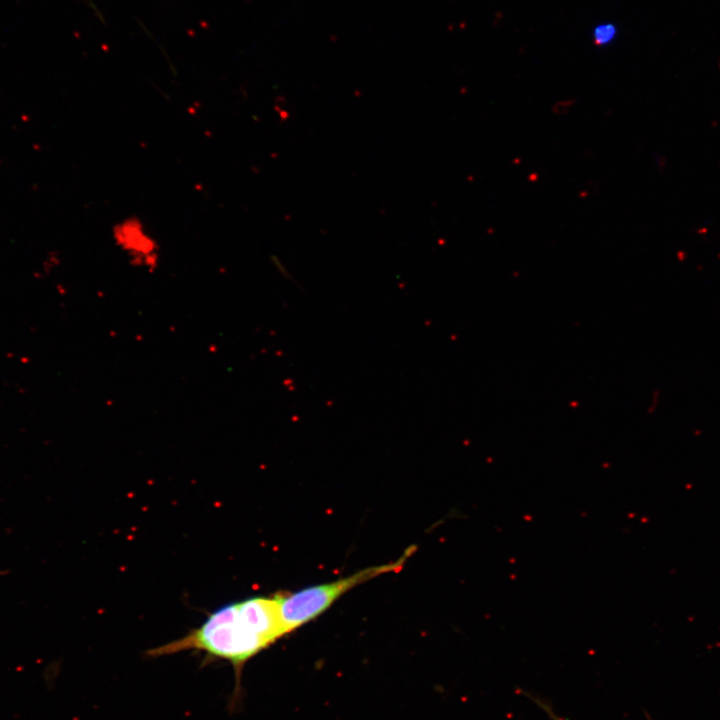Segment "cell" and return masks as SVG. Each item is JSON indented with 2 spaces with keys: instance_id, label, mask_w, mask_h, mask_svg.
<instances>
[{
  "instance_id": "3957f363",
  "label": "cell",
  "mask_w": 720,
  "mask_h": 720,
  "mask_svg": "<svg viewBox=\"0 0 720 720\" xmlns=\"http://www.w3.org/2000/svg\"><path fill=\"white\" fill-rule=\"evenodd\" d=\"M114 238L132 265L147 270L157 267L159 247L154 239L145 233L142 225L130 221L122 223L114 233Z\"/></svg>"
},
{
  "instance_id": "277c9868",
  "label": "cell",
  "mask_w": 720,
  "mask_h": 720,
  "mask_svg": "<svg viewBox=\"0 0 720 720\" xmlns=\"http://www.w3.org/2000/svg\"><path fill=\"white\" fill-rule=\"evenodd\" d=\"M521 693L535 703L542 711H544L551 720H566L559 716L551 706V703L537 695L521 690Z\"/></svg>"
},
{
  "instance_id": "7a4b0ae2",
  "label": "cell",
  "mask_w": 720,
  "mask_h": 720,
  "mask_svg": "<svg viewBox=\"0 0 720 720\" xmlns=\"http://www.w3.org/2000/svg\"><path fill=\"white\" fill-rule=\"evenodd\" d=\"M416 547H409L395 562L362 569L333 582L311 586L294 593L276 594L284 635L315 619L352 588L379 575L398 572Z\"/></svg>"
},
{
  "instance_id": "6da1fadb",
  "label": "cell",
  "mask_w": 720,
  "mask_h": 720,
  "mask_svg": "<svg viewBox=\"0 0 720 720\" xmlns=\"http://www.w3.org/2000/svg\"><path fill=\"white\" fill-rule=\"evenodd\" d=\"M272 643L261 635L240 613L238 604L225 605L213 613L196 629L182 638L152 648L149 657L172 655L196 650L207 658L229 662L234 670L235 692H240L241 674L245 664Z\"/></svg>"
}]
</instances>
